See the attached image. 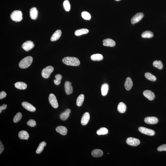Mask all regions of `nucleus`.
Returning <instances> with one entry per match:
<instances>
[{
    "instance_id": "nucleus-1",
    "label": "nucleus",
    "mask_w": 166,
    "mask_h": 166,
    "mask_svg": "<svg viewBox=\"0 0 166 166\" xmlns=\"http://www.w3.org/2000/svg\"><path fill=\"white\" fill-rule=\"evenodd\" d=\"M62 62L67 65L77 66H79L80 62L78 58L71 57H67L63 58Z\"/></svg>"
},
{
    "instance_id": "nucleus-2",
    "label": "nucleus",
    "mask_w": 166,
    "mask_h": 166,
    "mask_svg": "<svg viewBox=\"0 0 166 166\" xmlns=\"http://www.w3.org/2000/svg\"><path fill=\"white\" fill-rule=\"evenodd\" d=\"M33 60V58L32 56H27L24 58L20 62L19 66L22 69L28 68L32 64Z\"/></svg>"
},
{
    "instance_id": "nucleus-3",
    "label": "nucleus",
    "mask_w": 166,
    "mask_h": 166,
    "mask_svg": "<svg viewBox=\"0 0 166 166\" xmlns=\"http://www.w3.org/2000/svg\"><path fill=\"white\" fill-rule=\"evenodd\" d=\"M23 14L21 11L15 10L11 13L10 17L13 21L18 22L21 21L23 20Z\"/></svg>"
},
{
    "instance_id": "nucleus-4",
    "label": "nucleus",
    "mask_w": 166,
    "mask_h": 166,
    "mask_svg": "<svg viewBox=\"0 0 166 166\" xmlns=\"http://www.w3.org/2000/svg\"><path fill=\"white\" fill-rule=\"evenodd\" d=\"M54 68L52 66H48L42 70L41 75L42 77L44 78H49L51 73L53 71Z\"/></svg>"
},
{
    "instance_id": "nucleus-5",
    "label": "nucleus",
    "mask_w": 166,
    "mask_h": 166,
    "mask_svg": "<svg viewBox=\"0 0 166 166\" xmlns=\"http://www.w3.org/2000/svg\"><path fill=\"white\" fill-rule=\"evenodd\" d=\"M49 100L50 103L52 107L54 108H57L59 105H58V102L57 99L53 94H51L50 95L49 97Z\"/></svg>"
},
{
    "instance_id": "nucleus-6",
    "label": "nucleus",
    "mask_w": 166,
    "mask_h": 166,
    "mask_svg": "<svg viewBox=\"0 0 166 166\" xmlns=\"http://www.w3.org/2000/svg\"><path fill=\"white\" fill-rule=\"evenodd\" d=\"M35 47V44L33 42L27 40L24 42L22 46V48L26 51H28Z\"/></svg>"
},
{
    "instance_id": "nucleus-7",
    "label": "nucleus",
    "mask_w": 166,
    "mask_h": 166,
    "mask_svg": "<svg viewBox=\"0 0 166 166\" xmlns=\"http://www.w3.org/2000/svg\"><path fill=\"white\" fill-rule=\"evenodd\" d=\"M138 130L142 133L149 136H153L155 134V131L153 130L143 127H140Z\"/></svg>"
},
{
    "instance_id": "nucleus-8",
    "label": "nucleus",
    "mask_w": 166,
    "mask_h": 166,
    "mask_svg": "<svg viewBox=\"0 0 166 166\" xmlns=\"http://www.w3.org/2000/svg\"><path fill=\"white\" fill-rule=\"evenodd\" d=\"M126 143L127 144L131 146H138L140 144V141L137 138L132 137H129L126 140Z\"/></svg>"
},
{
    "instance_id": "nucleus-9",
    "label": "nucleus",
    "mask_w": 166,
    "mask_h": 166,
    "mask_svg": "<svg viewBox=\"0 0 166 166\" xmlns=\"http://www.w3.org/2000/svg\"><path fill=\"white\" fill-rule=\"evenodd\" d=\"M144 16V15L142 13H138L135 15L131 20V23L132 24H134L141 20Z\"/></svg>"
},
{
    "instance_id": "nucleus-10",
    "label": "nucleus",
    "mask_w": 166,
    "mask_h": 166,
    "mask_svg": "<svg viewBox=\"0 0 166 166\" xmlns=\"http://www.w3.org/2000/svg\"><path fill=\"white\" fill-rule=\"evenodd\" d=\"M22 105L23 108L29 112H34L36 110V109L34 106L28 102H23L22 103Z\"/></svg>"
},
{
    "instance_id": "nucleus-11",
    "label": "nucleus",
    "mask_w": 166,
    "mask_h": 166,
    "mask_svg": "<svg viewBox=\"0 0 166 166\" xmlns=\"http://www.w3.org/2000/svg\"><path fill=\"white\" fill-rule=\"evenodd\" d=\"M65 91L67 95H69L73 93V87L72 86L71 82L66 81L64 85Z\"/></svg>"
},
{
    "instance_id": "nucleus-12",
    "label": "nucleus",
    "mask_w": 166,
    "mask_h": 166,
    "mask_svg": "<svg viewBox=\"0 0 166 166\" xmlns=\"http://www.w3.org/2000/svg\"><path fill=\"white\" fill-rule=\"evenodd\" d=\"M90 114L88 112H85L83 114L81 120V124L83 126L88 124L90 119Z\"/></svg>"
},
{
    "instance_id": "nucleus-13",
    "label": "nucleus",
    "mask_w": 166,
    "mask_h": 166,
    "mask_svg": "<svg viewBox=\"0 0 166 166\" xmlns=\"http://www.w3.org/2000/svg\"><path fill=\"white\" fill-rule=\"evenodd\" d=\"M145 122L149 124H155L158 122V119L155 117H148L144 119Z\"/></svg>"
},
{
    "instance_id": "nucleus-14",
    "label": "nucleus",
    "mask_w": 166,
    "mask_h": 166,
    "mask_svg": "<svg viewBox=\"0 0 166 166\" xmlns=\"http://www.w3.org/2000/svg\"><path fill=\"white\" fill-rule=\"evenodd\" d=\"M143 95L148 100L150 101L153 100L155 99V95L153 92L151 91L147 90L143 92Z\"/></svg>"
},
{
    "instance_id": "nucleus-15",
    "label": "nucleus",
    "mask_w": 166,
    "mask_h": 166,
    "mask_svg": "<svg viewBox=\"0 0 166 166\" xmlns=\"http://www.w3.org/2000/svg\"><path fill=\"white\" fill-rule=\"evenodd\" d=\"M30 15L32 19H36L38 16V11L36 8L33 7L31 8L30 10Z\"/></svg>"
},
{
    "instance_id": "nucleus-16",
    "label": "nucleus",
    "mask_w": 166,
    "mask_h": 166,
    "mask_svg": "<svg viewBox=\"0 0 166 166\" xmlns=\"http://www.w3.org/2000/svg\"><path fill=\"white\" fill-rule=\"evenodd\" d=\"M103 45L107 47H114L115 45V42L112 39H107L103 41Z\"/></svg>"
},
{
    "instance_id": "nucleus-17",
    "label": "nucleus",
    "mask_w": 166,
    "mask_h": 166,
    "mask_svg": "<svg viewBox=\"0 0 166 166\" xmlns=\"http://www.w3.org/2000/svg\"><path fill=\"white\" fill-rule=\"evenodd\" d=\"M62 35L61 30H58L54 32L51 37V41H54L59 39L60 37Z\"/></svg>"
},
{
    "instance_id": "nucleus-18",
    "label": "nucleus",
    "mask_w": 166,
    "mask_h": 166,
    "mask_svg": "<svg viewBox=\"0 0 166 166\" xmlns=\"http://www.w3.org/2000/svg\"><path fill=\"white\" fill-rule=\"evenodd\" d=\"M56 131L57 132L60 133L63 136H65L67 133L68 130L64 126H59L56 128Z\"/></svg>"
},
{
    "instance_id": "nucleus-19",
    "label": "nucleus",
    "mask_w": 166,
    "mask_h": 166,
    "mask_svg": "<svg viewBox=\"0 0 166 166\" xmlns=\"http://www.w3.org/2000/svg\"><path fill=\"white\" fill-rule=\"evenodd\" d=\"M71 113V110L69 109H66L65 112L62 113L60 115V118L61 120L65 121L69 117V114Z\"/></svg>"
},
{
    "instance_id": "nucleus-20",
    "label": "nucleus",
    "mask_w": 166,
    "mask_h": 166,
    "mask_svg": "<svg viewBox=\"0 0 166 166\" xmlns=\"http://www.w3.org/2000/svg\"><path fill=\"white\" fill-rule=\"evenodd\" d=\"M18 136L20 139L28 140L29 136L26 131H22L19 133Z\"/></svg>"
},
{
    "instance_id": "nucleus-21",
    "label": "nucleus",
    "mask_w": 166,
    "mask_h": 166,
    "mask_svg": "<svg viewBox=\"0 0 166 166\" xmlns=\"http://www.w3.org/2000/svg\"><path fill=\"white\" fill-rule=\"evenodd\" d=\"M124 86L126 90H129L131 89L133 86V82L131 78L127 77L126 78Z\"/></svg>"
},
{
    "instance_id": "nucleus-22",
    "label": "nucleus",
    "mask_w": 166,
    "mask_h": 166,
    "mask_svg": "<svg viewBox=\"0 0 166 166\" xmlns=\"http://www.w3.org/2000/svg\"><path fill=\"white\" fill-rule=\"evenodd\" d=\"M15 86L16 88L20 90H25L27 88V85L26 83L23 82H18L15 84Z\"/></svg>"
},
{
    "instance_id": "nucleus-23",
    "label": "nucleus",
    "mask_w": 166,
    "mask_h": 166,
    "mask_svg": "<svg viewBox=\"0 0 166 166\" xmlns=\"http://www.w3.org/2000/svg\"><path fill=\"white\" fill-rule=\"evenodd\" d=\"M126 107L125 104L122 102L119 103L118 106V110L119 112L124 113L126 112Z\"/></svg>"
},
{
    "instance_id": "nucleus-24",
    "label": "nucleus",
    "mask_w": 166,
    "mask_h": 166,
    "mask_svg": "<svg viewBox=\"0 0 166 166\" xmlns=\"http://www.w3.org/2000/svg\"><path fill=\"white\" fill-rule=\"evenodd\" d=\"M91 155L94 157H100L103 155V152L101 150L95 149L92 152Z\"/></svg>"
},
{
    "instance_id": "nucleus-25",
    "label": "nucleus",
    "mask_w": 166,
    "mask_h": 166,
    "mask_svg": "<svg viewBox=\"0 0 166 166\" xmlns=\"http://www.w3.org/2000/svg\"><path fill=\"white\" fill-rule=\"evenodd\" d=\"M109 85L107 83H104L102 85L101 88L102 94L103 96H105L107 95L108 91Z\"/></svg>"
},
{
    "instance_id": "nucleus-26",
    "label": "nucleus",
    "mask_w": 166,
    "mask_h": 166,
    "mask_svg": "<svg viewBox=\"0 0 166 166\" xmlns=\"http://www.w3.org/2000/svg\"><path fill=\"white\" fill-rule=\"evenodd\" d=\"M91 59L93 61H100L103 59V56L101 54H95L91 56Z\"/></svg>"
},
{
    "instance_id": "nucleus-27",
    "label": "nucleus",
    "mask_w": 166,
    "mask_h": 166,
    "mask_svg": "<svg viewBox=\"0 0 166 166\" xmlns=\"http://www.w3.org/2000/svg\"><path fill=\"white\" fill-rule=\"evenodd\" d=\"M153 32L149 30L145 31L142 33L141 36L143 38H150L153 36Z\"/></svg>"
},
{
    "instance_id": "nucleus-28",
    "label": "nucleus",
    "mask_w": 166,
    "mask_h": 166,
    "mask_svg": "<svg viewBox=\"0 0 166 166\" xmlns=\"http://www.w3.org/2000/svg\"><path fill=\"white\" fill-rule=\"evenodd\" d=\"M89 30L87 29H80L78 30L75 32V35L76 36L81 35L83 34H85L88 33Z\"/></svg>"
},
{
    "instance_id": "nucleus-29",
    "label": "nucleus",
    "mask_w": 166,
    "mask_h": 166,
    "mask_svg": "<svg viewBox=\"0 0 166 166\" xmlns=\"http://www.w3.org/2000/svg\"><path fill=\"white\" fill-rule=\"evenodd\" d=\"M84 96L83 94H81L80 95L77 99L76 101V104L77 106L78 107H80L81 106L84 100Z\"/></svg>"
},
{
    "instance_id": "nucleus-30",
    "label": "nucleus",
    "mask_w": 166,
    "mask_h": 166,
    "mask_svg": "<svg viewBox=\"0 0 166 166\" xmlns=\"http://www.w3.org/2000/svg\"><path fill=\"white\" fill-rule=\"evenodd\" d=\"M46 145L47 144L45 142H42L40 143L37 149L36 153L37 154H40L42 153L44 149V147L46 146Z\"/></svg>"
},
{
    "instance_id": "nucleus-31",
    "label": "nucleus",
    "mask_w": 166,
    "mask_h": 166,
    "mask_svg": "<svg viewBox=\"0 0 166 166\" xmlns=\"http://www.w3.org/2000/svg\"><path fill=\"white\" fill-rule=\"evenodd\" d=\"M145 77L147 79L150 80V81L155 82L156 81L157 78L156 77L151 73L149 72H146L145 73Z\"/></svg>"
},
{
    "instance_id": "nucleus-32",
    "label": "nucleus",
    "mask_w": 166,
    "mask_h": 166,
    "mask_svg": "<svg viewBox=\"0 0 166 166\" xmlns=\"http://www.w3.org/2000/svg\"><path fill=\"white\" fill-rule=\"evenodd\" d=\"M153 65L155 67L158 68V69H162L163 67V64L162 62L160 61L155 60L153 62Z\"/></svg>"
},
{
    "instance_id": "nucleus-33",
    "label": "nucleus",
    "mask_w": 166,
    "mask_h": 166,
    "mask_svg": "<svg viewBox=\"0 0 166 166\" xmlns=\"http://www.w3.org/2000/svg\"><path fill=\"white\" fill-rule=\"evenodd\" d=\"M108 130L105 127L101 128L100 129L97 131V134L99 135H105L107 134Z\"/></svg>"
},
{
    "instance_id": "nucleus-34",
    "label": "nucleus",
    "mask_w": 166,
    "mask_h": 166,
    "mask_svg": "<svg viewBox=\"0 0 166 166\" xmlns=\"http://www.w3.org/2000/svg\"><path fill=\"white\" fill-rule=\"evenodd\" d=\"M64 9L66 11H69L71 9V5L68 0H65L63 3Z\"/></svg>"
},
{
    "instance_id": "nucleus-35",
    "label": "nucleus",
    "mask_w": 166,
    "mask_h": 166,
    "mask_svg": "<svg viewBox=\"0 0 166 166\" xmlns=\"http://www.w3.org/2000/svg\"><path fill=\"white\" fill-rule=\"evenodd\" d=\"M22 114L20 112H18L15 116L13 119V122L16 123L19 122L22 119Z\"/></svg>"
},
{
    "instance_id": "nucleus-36",
    "label": "nucleus",
    "mask_w": 166,
    "mask_h": 166,
    "mask_svg": "<svg viewBox=\"0 0 166 166\" xmlns=\"http://www.w3.org/2000/svg\"><path fill=\"white\" fill-rule=\"evenodd\" d=\"M55 77L56 78L54 81L55 84L57 85L60 84L61 80L62 78V76L60 74H58L56 75Z\"/></svg>"
},
{
    "instance_id": "nucleus-37",
    "label": "nucleus",
    "mask_w": 166,
    "mask_h": 166,
    "mask_svg": "<svg viewBox=\"0 0 166 166\" xmlns=\"http://www.w3.org/2000/svg\"><path fill=\"white\" fill-rule=\"evenodd\" d=\"M81 15L82 18L86 20H89L91 18L90 14L87 11L83 12L81 13Z\"/></svg>"
},
{
    "instance_id": "nucleus-38",
    "label": "nucleus",
    "mask_w": 166,
    "mask_h": 166,
    "mask_svg": "<svg viewBox=\"0 0 166 166\" xmlns=\"http://www.w3.org/2000/svg\"><path fill=\"white\" fill-rule=\"evenodd\" d=\"M27 124L29 126L31 127H35L36 125V122L33 119H30L27 121Z\"/></svg>"
},
{
    "instance_id": "nucleus-39",
    "label": "nucleus",
    "mask_w": 166,
    "mask_h": 166,
    "mask_svg": "<svg viewBox=\"0 0 166 166\" xmlns=\"http://www.w3.org/2000/svg\"><path fill=\"white\" fill-rule=\"evenodd\" d=\"M157 150L159 151H166V144H163L160 145L157 148Z\"/></svg>"
},
{
    "instance_id": "nucleus-40",
    "label": "nucleus",
    "mask_w": 166,
    "mask_h": 166,
    "mask_svg": "<svg viewBox=\"0 0 166 166\" xmlns=\"http://www.w3.org/2000/svg\"><path fill=\"white\" fill-rule=\"evenodd\" d=\"M7 94L4 91H2L0 93V99L2 100L6 96Z\"/></svg>"
},
{
    "instance_id": "nucleus-41",
    "label": "nucleus",
    "mask_w": 166,
    "mask_h": 166,
    "mask_svg": "<svg viewBox=\"0 0 166 166\" xmlns=\"http://www.w3.org/2000/svg\"><path fill=\"white\" fill-rule=\"evenodd\" d=\"M7 106L6 104H4L0 106V113H1L3 110H5L7 108Z\"/></svg>"
},
{
    "instance_id": "nucleus-42",
    "label": "nucleus",
    "mask_w": 166,
    "mask_h": 166,
    "mask_svg": "<svg viewBox=\"0 0 166 166\" xmlns=\"http://www.w3.org/2000/svg\"><path fill=\"white\" fill-rule=\"evenodd\" d=\"M4 149V147L1 141H0V154L2 153Z\"/></svg>"
},
{
    "instance_id": "nucleus-43",
    "label": "nucleus",
    "mask_w": 166,
    "mask_h": 166,
    "mask_svg": "<svg viewBox=\"0 0 166 166\" xmlns=\"http://www.w3.org/2000/svg\"><path fill=\"white\" fill-rule=\"evenodd\" d=\"M115 1H121V0H115Z\"/></svg>"
}]
</instances>
